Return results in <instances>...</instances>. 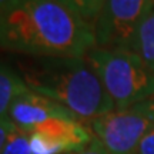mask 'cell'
Segmentation results:
<instances>
[{"mask_svg":"<svg viewBox=\"0 0 154 154\" xmlns=\"http://www.w3.org/2000/svg\"><path fill=\"white\" fill-rule=\"evenodd\" d=\"M93 24L61 0H10L0 13V50L26 57H86Z\"/></svg>","mask_w":154,"mask_h":154,"instance_id":"obj_1","label":"cell"},{"mask_svg":"<svg viewBox=\"0 0 154 154\" xmlns=\"http://www.w3.org/2000/svg\"><path fill=\"white\" fill-rule=\"evenodd\" d=\"M19 66L32 91L64 106L86 124L116 110L86 57H26Z\"/></svg>","mask_w":154,"mask_h":154,"instance_id":"obj_2","label":"cell"},{"mask_svg":"<svg viewBox=\"0 0 154 154\" xmlns=\"http://www.w3.org/2000/svg\"><path fill=\"white\" fill-rule=\"evenodd\" d=\"M116 110H130L154 97V70L133 50L94 47L86 56Z\"/></svg>","mask_w":154,"mask_h":154,"instance_id":"obj_3","label":"cell"},{"mask_svg":"<svg viewBox=\"0 0 154 154\" xmlns=\"http://www.w3.org/2000/svg\"><path fill=\"white\" fill-rule=\"evenodd\" d=\"M154 10V0H104L93 22L96 47L131 50L140 24Z\"/></svg>","mask_w":154,"mask_h":154,"instance_id":"obj_4","label":"cell"},{"mask_svg":"<svg viewBox=\"0 0 154 154\" xmlns=\"http://www.w3.org/2000/svg\"><path fill=\"white\" fill-rule=\"evenodd\" d=\"M107 154H137L138 146L154 124L133 109L114 110L87 123Z\"/></svg>","mask_w":154,"mask_h":154,"instance_id":"obj_5","label":"cell"},{"mask_svg":"<svg viewBox=\"0 0 154 154\" xmlns=\"http://www.w3.org/2000/svg\"><path fill=\"white\" fill-rule=\"evenodd\" d=\"M93 140L87 124L74 117L50 119L29 133L33 154H72L84 150Z\"/></svg>","mask_w":154,"mask_h":154,"instance_id":"obj_6","label":"cell"},{"mask_svg":"<svg viewBox=\"0 0 154 154\" xmlns=\"http://www.w3.org/2000/svg\"><path fill=\"white\" fill-rule=\"evenodd\" d=\"M7 117L10 119L16 128L22 130L26 134L32 133L34 128H37L50 119H57V117L77 119L64 106L59 104L42 94L34 93L32 90L19 96L13 101Z\"/></svg>","mask_w":154,"mask_h":154,"instance_id":"obj_7","label":"cell"},{"mask_svg":"<svg viewBox=\"0 0 154 154\" xmlns=\"http://www.w3.org/2000/svg\"><path fill=\"white\" fill-rule=\"evenodd\" d=\"M29 90L30 88L23 77L16 70L0 61V119L7 117L13 101Z\"/></svg>","mask_w":154,"mask_h":154,"instance_id":"obj_8","label":"cell"},{"mask_svg":"<svg viewBox=\"0 0 154 154\" xmlns=\"http://www.w3.org/2000/svg\"><path fill=\"white\" fill-rule=\"evenodd\" d=\"M131 50L143 59L151 70H154V10L140 24Z\"/></svg>","mask_w":154,"mask_h":154,"instance_id":"obj_9","label":"cell"},{"mask_svg":"<svg viewBox=\"0 0 154 154\" xmlns=\"http://www.w3.org/2000/svg\"><path fill=\"white\" fill-rule=\"evenodd\" d=\"M61 2L90 24H93L104 5V0H61Z\"/></svg>","mask_w":154,"mask_h":154,"instance_id":"obj_10","label":"cell"},{"mask_svg":"<svg viewBox=\"0 0 154 154\" xmlns=\"http://www.w3.org/2000/svg\"><path fill=\"white\" fill-rule=\"evenodd\" d=\"M2 154H33L29 144V134L23 133L19 128H14V131L7 138V143Z\"/></svg>","mask_w":154,"mask_h":154,"instance_id":"obj_11","label":"cell"},{"mask_svg":"<svg viewBox=\"0 0 154 154\" xmlns=\"http://www.w3.org/2000/svg\"><path fill=\"white\" fill-rule=\"evenodd\" d=\"M14 124L10 121L9 117H2L0 119V154L5 149L6 143H7V138L10 137V134L14 131Z\"/></svg>","mask_w":154,"mask_h":154,"instance_id":"obj_12","label":"cell"},{"mask_svg":"<svg viewBox=\"0 0 154 154\" xmlns=\"http://www.w3.org/2000/svg\"><path fill=\"white\" fill-rule=\"evenodd\" d=\"M133 110L140 113V114H143L146 119H149L154 124V97L146 100V101H143V103H140L137 106H134Z\"/></svg>","mask_w":154,"mask_h":154,"instance_id":"obj_13","label":"cell"},{"mask_svg":"<svg viewBox=\"0 0 154 154\" xmlns=\"http://www.w3.org/2000/svg\"><path fill=\"white\" fill-rule=\"evenodd\" d=\"M137 154H154V127L150 130L138 146Z\"/></svg>","mask_w":154,"mask_h":154,"instance_id":"obj_14","label":"cell"},{"mask_svg":"<svg viewBox=\"0 0 154 154\" xmlns=\"http://www.w3.org/2000/svg\"><path fill=\"white\" fill-rule=\"evenodd\" d=\"M72 154H107V151H106L104 147L100 144L99 140L94 138L93 141L88 144L84 150H82V151H76V153H72Z\"/></svg>","mask_w":154,"mask_h":154,"instance_id":"obj_15","label":"cell"},{"mask_svg":"<svg viewBox=\"0 0 154 154\" xmlns=\"http://www.w3.org/2000/svg\"><path fill=\"white\" fill-rule=\"evenodd\" d=\"M9 2H10V0H0V13L3 11V9L7 6V3H9Z\"/></svg>","mask_w":154,"mask_h":154,"instance_id":"obj_16","label":"cell"}]
</instances>
